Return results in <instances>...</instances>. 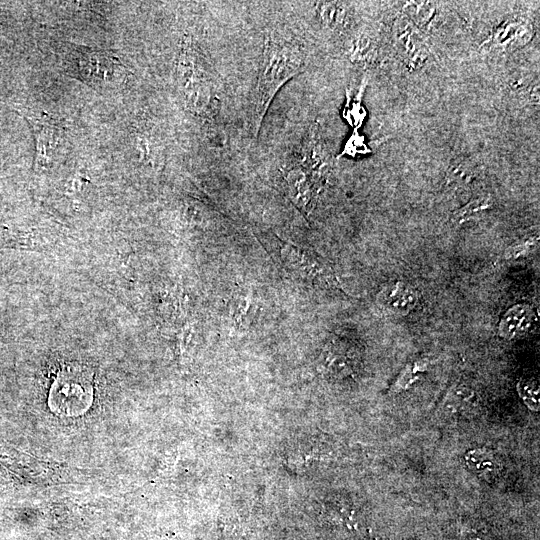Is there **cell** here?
I'll return each mask as SVG.
<instances>
[{"label": "cell", "instance_id": "cell-1", "mask_svg": "<svg viewBox=\"0 0 540 540\" xmlns=\"http://www.w3.org/2000/svg\"><path fill=\"white\" fill-rule=\"evenodd\" d=\"M303 62V52L294 40L277 33L267 37L250 119L255 137L275 95L286 82L301 71Z\"/></svg>", "mask_w": 540, "mask_h": 540}, {"label": "cell", "instance_id": "cell-2", "mask_svg": "<svg viewBox=\"0 0 540 540\" xmlns=\"http://www.w3.org/2000/svg\"><path fill=\"white\" fill-rule=\"evenodd\" d=\"M178 71L189 108L202 117H213L218 103L213 76L204 55L191 40L183 45Z\"/></svg>", "mask_w": 540, "mask_h": 540}, {"label": "cell", "instance_id": "cell-3", "mask_svg": "<svg viewBox=\"0 0 540 540\" xmlns=\"http://www.w3.org/2000/svg\"><path fill=\"white\" fill-rule=\"evenodd\" d=\"M93 397L88 377L79 371L61 373L51 386L49 406L54 413L77 416L88 410Z\"/></svg>", "mask_w": 540, "mask_h": 540}, {"label": "cell", "instance_id": "cell-4", "mask_svg": "<svg viewBox=\"0 0 540 540\" xmlns=\"http://www.w3.org/2000/svg\"><path fill=\"white\" fill-rule=\"evenodd\" d=\"M124 67L118 59L106 51L82 48L77 56V72L83 81L98 86L120 82Z\"/></svg>", "mask_w": 540, "mask_h": 540}, {"label": "cell", "instance_id": "cell-5", "mask_svg": "<svg viewBox=\"0 0 540 540\" xmlns=\"http://www.w3.org/2000/svg\"><path fill=\"white\" fill-rule=\"evenodd\" d=\"M379 301L386 310L397 315H406L418 304L419 292L405 282L396 281L382 289Z\"/></svg>", "mask_w": 540, "mask_h": 540}, {"label": "cell", "instance_id": "cell-6", "mask_svg": "<svg viewBox=\"0 0 540 540\" xmlns=\"http://www.w3.org/2000/svg\"><path fill=\"white\" fill-rule=\"evenodd\" d=\"M534 319L533 308L525 303L511 306L501 317L497 326L498 335L511 340L525 334Z\"/></svg>", "mask_w": 540, "mask_h": 540}, {"label": "cell", "instance_id": "cell-7", "mask_svg": "<svg viewBox=\"0 0 540 540\" xmlns=\"http://www.w3.org/2000/svg\"><path fill=\"white\" fill-rule=\"evenodd\" d=\"M427 368L428 362L425 360H418L407 364L390 387V392L398 393L408 389L419 379L420 374L424 373Z\"/></svg>", "mask_w": 540, "mask_h": 540}, {"label": "cell", "instance_id": "cell-8", "mask_svg": "<svg viewBox=\"0 0 540 540\" xmlns=\"http://www.w3.org/2000/svg\"><path fill=\"white\" fill-rule=\"evenodd\" d=\"M519 396L524 403L533 411L539 409V386L535 380L524 379L517 385Z\"/></svg>", "mask_w": 540, "mask_h": 540}, {"label": "cell", "instance_id": "cell-9", "mask_svg": "<svg viewBox=\"0 0 540 540\" xmlns=\"http://www.w3.org/2000/svg\"><path fill=\"white\" fill-rule=\"evenodd\" d=\"M539 243L538 236H532L509 246L504 252L507 260H516L527 256L536 249Z\"/></svg>", "mask_w": 540, "mask_h": 540}, {"label": "cell", "instance_id": "cell-10", "mask_svg": "<svg viewBox=\"0 0 540 540\" xmlns=\"http://www.w3.org/2000/svg\"><path fill=\"white\" fill-rule=\"evenodd\" d=\"M490 205L488 198L475 199L455 213V222L468 221L479 213L486 211Z\"/></svg>", "mask_w": 540, "mask_h": 540}, {"label": "cell", "instance_id": "cell-11", "mask_svg": "<svg viewBox=\"0 0 540 540\" xmlns=\"http://www.w3.org/2000/svg\"><path fill=\"white\" fill-rule=\"evenodd\" d=\"M362 91L363 90H361V92L354 100L348 102L343 112L344 118L347 119V121L350 123L351 126L355 128V130H357L361 126V123L365 117V112L361 105Z\"/></svg>", "mask_w": 540, "mask_h": 540}, {"label": "cell", "instance_id": "cell-12", "mask_svg": "<svg viewBox=\"0 0 540 540\" xmlns=\"http://www.w3.org/2000/svg\"><path fill=\"white\" fill-rule=\"evenodd\" d=\"M367 152H369V150L364 144L363 138L357 133V130H355L345 144L344 150L342 151L341 155L347 154L354 157L357 154H365Z\"/></svg>", "mask_w": 540, "mask_h": 540}, {"label": "cell", "instance_id": "cell-13", "mask_svg": "<svg viewBox=\"0 0 540 540\" xmlns=\"http://www.w3.org/2000/svg\"><path fill=\"white\" fill-rule=\"evenodd\" d=\"M0 523H1V514H0Z\"/></svg>", "mask_w": 540, "mask_h": 540}]
</instances>
